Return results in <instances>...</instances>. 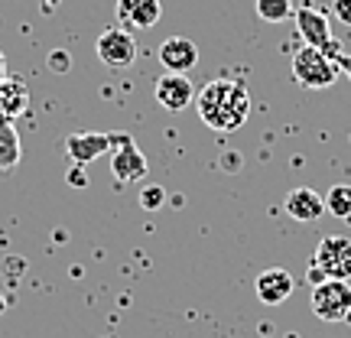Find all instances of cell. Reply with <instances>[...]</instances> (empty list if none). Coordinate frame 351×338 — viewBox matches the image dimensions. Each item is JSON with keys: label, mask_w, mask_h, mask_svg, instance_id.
Wrapping results in <instances>:
<instances>
[{"label": "cell", "mask_w": 351, "mask_h": 338, "mask_svg": "<svg viewBox=\"0 0 351 338\" xmlns=\"http://www.w3.org/2000/svg\"><path fill=\"white\" fill-rule=\"evenodd\" d=\"M195 111L208 130L234 134L251 114V95L234 78H215L195 95Z\"/></svg>", "instance_id": "1"}, {"label": "cell", "mask_w": 351, "mask_h": 338, "mask_svg": "<svg viewBox=\"0 0 351 338\" xmlns=\"http://www.w3.org/2000/svg\"><path fill=\"white\" fill-rule=\"evenodd\" d=\"M341 69L335 59H328L322 49L315 46H300L293 52V78L296 85L309 88V91H322V88H332L339 82Z\"/></svg>", "instance_id": "2"}, {"label": "cell", "mask_w": 351, "mask_h": 338, "mask_svg": "<svg viewBox=\"0 0 351 338\" xmlns=\"http://www.w3.org/2000/svg\"><path fill=\"white\" fill-rule=\"evenodd\" d=\"M293 16H296V29H300V36L306 39V46L322 49L328 59H339V56H341V43L332 36L326 13L319 10V7H313V3H302L300 10H293Z\"/></svg>", "instance_id": "3"}, {"label": "cell", "mask_w": 351, "mask_h": 338, "mask_svg": "<svg viewBox=\"0 0 351 338\" xmlns=\"http://www.w3.org/2000/svg\"><path fill=\"white\" fill-rule=\"evenodd\" d=\"M313 313L322 322H345V319H351L348 280H326V283L313 287Z\"/></svg>", "instance_id": "4"}, {"label": "cell", "mask_w": 351, "mask_h": 338, "mask_svg": "<svg viewBox=\"0 0 351 338\" xmlns=\"http://www.w3.org/2000/svg\"><path fill=\"white\" fill-rule=\"evenodd\" d=\"M108 156H111V173L117 182H137V179L150 173L147 156L140 153V147L134 143L130 134H114V150Z\"/></svg>", "instance_id": "5"}, {"label": "cell", "mask_w": 351, "mask_h": 338, "mask_svg": "<svg viewBox=\"0 0 351 338\" xmlns=\"http://www.w3.org/2000/svg\"><path fill=\"white\" fill-rule=\"evenodd\" d=\"M95 52L108 69H130L137 59V43H134V33H127L124 26H111L98 36Z\"/></svg>", "instance_id": "6"}, {"label": "cell", "mask_w": 351, "mask_h": 338, "mask_svg": "<svg viewBox=\"0 0 351 338\" xmlns=\"http://www.w3.org/2000/svg\"><path fill=\"white\" fill-rule=\"evenodd\" d=\"M313 267H319L326 280H351V238H322Z\"/></svg>", "instance_id": "7"}, {"label": "cell", "mask_w": 351, "mask_h": 338, "mask_svg": "<svg viewBox=\"0 0 351 338\" xmlns=\"http://www.w3.org/2000/svg\"><path fill=\"white\" fill-rule=\"evenodd\" d=\"M153 98H156V104H160L163 111L179 114V111H186L189 104H195V88H192V82H189L186 75L166 72V75L156 78Z\"/></svg>", "instance_id": "8"}, {"label": "cell", "mask_w": 351, "mask_h": 338, "mask_svg": "<svg viewBox=\"0 0 351 338\" xmlns=\"http://www.w3.org/2000/svg\"><path fill=\"white\" fill-rule=\"evenodd\" d=\"M117 26H124L127 33H140V29H153L163 16V3L160 0H117Z\"/></svg>", "instance_id": "9"}, {"label": "cell", "mask_w": 351, "mask_h": 338, "mask_svg": "<svg viewBox=\"0 0 351 338\" xmlns=\"http://www.w3.org/2000/svg\"><path fill=\"white\" fill-rule=\"evenodd\" d=\"M65 150L72 156V163L85 166L98 156H108L114 150V134H104V130H85V134H72L65 140Z\"/></svg>", "instance_id": "10"}, {"label": "cell", "mask_w": 351, "mask_h": 338, "mask_svg": "<svg viewBox=\"0 0 351 338\" xmlns=\"http://www.w3.org/2000/svg\"><path fill=\"white\" fill-rule=\"evenodd\" d=\"M160 62H163L166 72L189 75V72L199 65V46L186 36H169L163 46H160Z\"/></svg>", "instance_id": "11"}, {"label": "cell", "mask_w": 351, "mask_h": 338, "mask_svg": "<svg viewBox=\"0 0 351 338\" xmlns=\"http://www.w3.org/2000/svg\"><path fill=\"white\" fill-rule=\"evenodd\" d=\"M293 276H289V270H283V267H270V270H263L261 276H257V283H254V293H257V300L263 302V306H280V302H287L289 296H293Z\"/></svg>", "instance_id": "12"}, {"label": "cell", "mask_w": 351, "mask_h": 338, "mask_svg": "<svg viewBox=\"0 0 351 338\" xmlns=\"http://www.w3.org/2000/svg\"><path fill=\"white\" fill-rule=\"evenodd\" d=\"M283 208L293 221H319L326 215V199L315 192V189H293L283 202Z\"/></svg>", "instance_id": "13"}, {"label": "cell", "mask_w": 351, "mask_h": 338, "mask_svg": "<svg viewBox=\"0 0 351 338\" xmlns=\"http://www.w3.org/2000/svg\"><path fill=\"white\" fill-rule=\"evenodd\" d=\"M26 108H29V85L23 78L7 75L0 82V117L3 121H16L23 117Z\"/></svg>", "instance_id": "14"}, {"label": "cell", "mask_w": 351, "mask_h": 338, "mask_svg": "<svg viewBox=\"0 0 351 338\" xmlns=\"http://www.w3.org/2000/svg\"><path fill=\"white\" fill-rule=\"evenodd\" d=\"M23 147H20V130L13 121L0 117V173H10L13 166L20 163Z\"/></svg>", "instance_id": "15"}, {"label": "cell", "mask_w": 351, "mask_h": 338, "mask_svg": "<svg viewBox=\"0 0 351 338\" xmlns=\"http://www.w3.org/2000/svg\"><path fill=\"white\" fill-rule=\"evenodd\" d=\"M254 7L263 23H280V20L293 16V0H254Z\"/></svg>", "instance_id": "16"}, {"label": "cell", "mask_w": 351, "mask_h": 338, "mask_svg": "<svg viewBox=\"0 0 351 338\" xmlns=\"http://www.w3.org/2000/svg\"><path fill=\"white\" fill-rule=\"evenodd\" d=\"M326 212H332L335 218H351V186H332L326 195Z\"/></svg>", "instance_id": "17"}, {"label": "cell", "mask_w": 351, "mask_h": 338, "mask_svg": "<svg viewBox=\"0 0 351 338\" xmlns=\"http://www.w3.org/2000/svg\"><path fill=\"white\" fill-rule=\"evenodd\" d=\"M166 202V189L156 186V182H147V186L140 189V208H147V212H156V208H163Z\"/></svg>", "instance_id": "18"}, {"label": "cell", "mask_w": 351, "mask_h": 338, "mask_svg": "<svg viewBox=\"0 0 351 338\" xmlns=\"http://www.w3.org/2000/svg\"><path fill=\"white\" fill-rule=\"evenodd\" d=\"M69 186H75V189H85V186H88V176H85V166H78V163H72V169H69Z\"/></svg>", "instance_id": "19"}, {"label": "cell", "mask_w": 351, "mask_h": 338, "mask_svg": "<svg viewBox=\"0 0 351 338\" xmlns=\"http://www.w3.org/2000/svg\"><path fill=\"white\" fill-rule=\"evenodd\" d=\"M332 10H335V16H339L341 23L351 26V0H335V3H332Z\"/></svg>", "instance_id": "20"}, {"label": "cell", "mask_w": 351, "mask_h": 338, "mask_svg": "<svg viewBox=\"0 0 351 338\" xmlns=\"http://www.w3.org/2000/svg\"><path fill=\"white\" fill-rule=\"evenodd\" d=\"M52 69H56V72H65V69H69V59H65V52L59 49V52H52Z\"/></svg>", "instance_id": "21"}, {"label": "cell", "mask_w": 351, "mask_h": 338, "mask_svg": "<svg viewBox=\"0 0 351 338\" xmlns=\"http://www.w3.org/2000/svg\"><path fill=\"white\" fill-rule=\"evenodd\" d=\"M335 62H339V69L345 72V75H348V82H351V56H345V52H341V56L335 59Z\"/></svg>", "instance_id": "22"}, {"label": "cell", "mask_w": 351, "mask_h": 338, "mask_svg": "<svg viewBox=\"0 0 351 338\" xmlns=\"http://www.w3.org/2000/svg\"><path fill=\"white\" fill-rule=\"evenodd\" d=\"M7 78V56H3V49H0V82Z\"/></svg>", "instance_id": "23"}, {"label": "cell", "mask_w": 351, "mask_h": 338, "mask_svg": "<svg viewBox=\"0 0 351 338\" xmlns=\"http://www.w3.org/2000/svg\"><path fill=\"white\" fill-rule=\"evenodd\" d=\"M56 3H59V0H43V10L52 13V10H56Z\"/></svg>", "instance_id": "24"}, {"label": "cell", "mask_w": 351, "mask_h": 338, "mask_svg": "<svg viewBox=\"0 0 351 338\" xmlns=\"http://www.w3.org/2000/svg\"><path fill=\"white\" fill-rule=\"evenodd\" d=\"M3 309H7V296L0 293V315H3Z\"/></svg>", "instance_id": "25"}]
</instances>
